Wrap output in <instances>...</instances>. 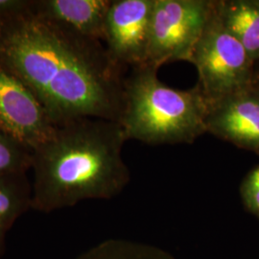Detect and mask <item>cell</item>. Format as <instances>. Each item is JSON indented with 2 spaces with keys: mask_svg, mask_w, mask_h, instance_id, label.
Wrapping results in <instances>:
<instances>
[{
  "mask_svg": "<svg viewBox=\"0 0 259 259\" xmlns=\"http://www.w3.org/2000/svg\"><path fill=\"white\" fill-rule=\"evenodd\" d=\"M31 0H0V16L27 9Z\"/></svg>",
  "mask_w": 259,
  "mask_h": 259,
  "instance_id": "cell-15",
  "label": "cell"
},
{
  "mask_svg": "<svg viewBox=\"0 0 259 259\" xmlns=\"http://www.w3.org/2000/svg\"><path fill=\"white\" fill-rule=\"evenodd\" d=\"M251 84L259 91V61L254 63L251 76Z\"/></svg>",
  "mask_w": 259,
  "mask_h": 259,
  "instance_id": "cell-16",
  "label": "cell"
},
{
  "mask_svg": "<svg viewBox=\"0 0 259 259\" xmlns=\"http://www.w3.org/2000/svg\"><path fill=\"white\" fill-rule=\"evenodd\" d=\"M155 0H112L103 44L111 60L127 70L145 65Z\"/></svg>",
  "mask_w": 259,
  "mask_h": 259,
  "instance_id": "cell-6",
  "label": "cell"
},
{
  "mask_svg": "<svg viewBox=\"0 0 259 259\" xmlns=\"http://www.w3.org/2000/svg\"><path fill=\"white\" fill-rule=\"evenodd\" d=\"M239 194L246 211L259 220V164L250 169L241 181Z\"/></svg>",
  "mask_w": 259,
  "mask_h": 259,
  "instance_id": "cell-14",
  "label": "cell"
},
{
  "mask_svg": "<svg viewBox=\"0 0 259 259\" xmlns=\"http://www.w3.org/2000/svg\"><path fill=\"white\" fill-rule=\"evenodd\" d=\"M29 209H32V185L26 173L0 176V258L7 233Z\"/></svg>",
  "mask_w": 259,
  "mask_h": 259,
  "instance_id": "cell-11",
  "label": "cell"
},
{
  "mask_svg": "<svg viewBox=\"0 0 259 259\" xmlns=\"http://www.w3.org/2000/svg\"><path fill=\"white\" fill-rule=\"evenodd\" d=\"M0 65L27 85L56 125L120 120L126 70L104 44L27 9L0 16Z\"/></svg>",
  "mask_w": 259,
  "mask_h": 259,
  "instance_id": "cell-1",
  "label": "cell"
},
{
  "mask_svg": "<svg viewBox=\"0 0 259 259\" xmlns=\"http://www.w3.org/2000/svg\"><path fill=\"white\" fill-rule=\"evenodd\" d=\"M214 0H155L145 65L189 62L213 9Z\"/></svg>",
  "mask_w": 259,
  "mask_h": 259,
  "instance_id": "cell-5",
  "label": "cell"
},
{
  "mask_svg": "<svg viewBox=\"0 0 259 259\" xmlns=\"http://www.w3.org/2000/svg\"><path fill=\"white\" fill-rule=\"evenodd\" d=\"M199 75L198 84L212 101L251 83L254 62L225 27L215 5L189 62Z\"/></svg>",
  "mask_w": 259,
  "mask_h": 259,
  "instance_id": "cell-4",
  "label": "cell"
},
{
  "mask_svg": "<svg viewBox=\"0 0 259 259\" xmlns=\"http://www.w3.org/2000/svg\"><path fill=\"white\" fill-rule=\"evenodd\" d=\"M56 128L35 94L0 65V130L34 151L52 137Z\"/></svg>",
  "mask_w": 259,
  "mask_h": 259,
  "instance_id": "cell-7",
  "label": "cell"
},
{
  "mask_svg": "<svg viewBox=\"0 0 259 259\" xmlns=\"http://www.w3.org/2000/svg\"><path fill=\"white\" fill-rule=\"evenodd\" d=\"M112 0H32L33 9L79 36L103 42Z\"/></svg>",
  "mask_w": 259,
  "mask_h": 259,
  "instance_id": "cell-9",
  "label": "cell"
},
{
  "mask_svg": "<svg viewBox=\"0 0 259 259\" xmlns=\"http://www.w3.org/2000/svg\"><path fill=\"white\" fill-rule=\"evenodd\" d=\"M208 100L197 83L178 90L162 83L157 68H130L124 79V102L119 124L127 140L161 144H191L206 133Z\"/></svg>",
  "mask_w": 259,
  "mask_h": 259,
  "instance_id": "cell-3",
  "label": "cell"
},
{
  "mask_svg": "<svg viewBox=\"0 0 259 259\" xmlns=\"http://www.w3.org/2000/svg\"><path fill=\"white\" fill-rule=\"evenodd\" d=\"M118 122L79 118L58 125L33 151L32 209L50 213L84 200H110L131 181Z\"/></svg>",
  "mask_w": 259,
  "mask_h": 259,
  "instance_id": "cell-2",
  "label": "cell"
},
{
  "mask_svg": "<svg viewBox=\"0 0 259 259\" xmlns=\"http://www.w3.org/2000/svg\"><path fill=\"white\" fill-rule=\"evenodd\" d=\"M214 5L225 27L259 61V0H214Z\"/></svg>",
  "mask_w": 259,
  "mask_h": 259,
  "instance_id": "cell-10",
  "label": "cell"
},
{
  "mask_svg": "<svg viewBox=\"0 0 259 259\" xmlns=\"http://www.w3.org/2000/svg\"><path fill=\"white\" fill-rule=\"evenodd\" d=\"M32 163L33 151L0 130V176L27 173Z\"/></svg>",
  "mask_w": 259,
  "mask_h": 259,
  "instance_id": "cell-13",
  "label": "cell"
},
{
  "mask_svg": "<svg viewBox=\"0 0 259 259\" xmlns=\"http://www.w3.org/2000/svg\"><path fill=\"white\" fill-rule=\"evenodd\" d=\"M74 259H177L166 250L145 243L109 239L93 246Z\"/></svg>",
  "mask_w": 259,
  "mask_h": 259,
  "instance_id": "cell-12",
  "label": "cell"
},
{
  "mask_svg": "<svg viewBox=\"0 0 259 259\" xmlns=\"http://www.w3.org/2000/svg\"><path fill=\"white\" fill-rule=\"evenodd\" d=\"M206 133L259 154V91L251 83L208 101Z\"/></svg>",
  "mask_w": 259,
  "mask_h": 259,
  "instance_id": "cell-8",
  "label": "cell"
}]
</instances>
